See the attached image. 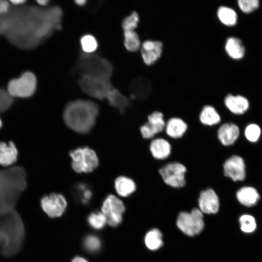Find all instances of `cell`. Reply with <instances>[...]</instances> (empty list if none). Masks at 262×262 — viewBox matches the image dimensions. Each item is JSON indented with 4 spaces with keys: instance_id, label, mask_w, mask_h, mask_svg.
Returning a JSON list of instances; mask_svg holds the SVG:
<instances>
[{
    "instance_id": "2e32d148",
    "label": "cell",
    "mask_w": 262,
    "mask_h": 262,
    "mask_svg": "<svg viewBox=\"0 0 262 262\" xmlns=\"http://www.w3.org/2000/svg\"><path fill=\"white\" fill-rule=\"evenodd\" d=\"M149 150L154 159L163 161L170 156L172 147L171 143L167 139L157 137L153 139L150 142Z\"/></svg>"
},
{
    "instance_id": "60d3db41",
    "label": "cell",
    "mask_w": 262,
    "mask_h": 262,
    "mask_svg": "<svg viewBox=\"0 0 262 262\" xmlns=\"http://www.w3.org/2000/svg\"><path fill=\"white\" fill-rule=\"evenodd\" d=\"M2 124V121L0 118V128L1 127Z\"/></svg>"
},
{
    "instance_id": "ac0fdd59",
    "label": "cell",
    "mask_w": 262,
    "mask_h": 262,
    "mask_svg": "<svg viewBox=\"0 0 262 262\" xmlns=\"http://www.w3.org/2000/svg\"><path fill=\"white\" fill-rule=\"evenodd\" d=\"M224 102L227 108L236 115L244 114L249 106L247 99L241 95L228 94L225 97Z\"/></svg>"
},
{
    "instance_id": "d4e9b609",
    "label": "cell",
    "mask_w": 262,
    "mask_h": 262,
    "mask_svg": "<svg viewBox=\"0 0 262 262\" xmlns=\"http://www.w3.org/2000/svg\"><path fill=\"white\" fill-rule=\"evenodd\" d=\"M217 14L219 20L226 26H232L237 23V15L230 7L221 6L218 8Z\"/></svg>"
},
{
    "instance_id": "ab89813d",
    "label": "cell",
    "mask_w": 262,
    "mask_h": 262,
    "mask_svg": "<svg viewBox=\"0 0 262 262\" xmlns=\"http://www.w3.org/2000/svg\"><path fill=\"white\" fill-rule=\"evenodd\" d=\"M76 4H77L78 5L80 6H82L86 3V1L84 0H76L75 1Z\"/></svg>"
},
{
    "instance_id": "8fae6325",
    "label": "cell",
    "mask_w": 262,
    "mask_h": 262,
    "mask_svg": "<svg viewBox=\"0 0 262 262\" xmlns=\"http://www.w3.org/2000/svg\"><path fill=\"white\" fill-rule=\"evenodd\" d=\"M43 211L50 217H57L64 212L67 203L65 197L57 194L44 196L41 200Z\"/></svg>"
},
{
    "instance_id": "83f0119b",
    "label": "cell",
    "mask_w": 262,
    "mask_h": 262,
    "mask_svg": "<svg viewBox=\"0 0 262 262\" xmlns=\"http://www.w3.org/2000/svg\"><path fill=\"white\" fill-rule=\"evenodd\" d=\"M80 44L82 52L93 53L97 49L98 43L96 38L92 35L87 34L82 36Z\"/></svg>"
},
{
    "instance_id": "5b68a950",
    "label": "cell",
    "mask_w": 262,
    "mask_h": 262,
    "mask_svg": "<svg viewBox=\"0 0 262 262\" xmlns=\"http://www.w3.org/2000/svg\"><path fill=\"white\" fill-rule=\"evenodd\" d=\"M177 225L185 234L190 236L196 235L204 227L203 213L197 208L193 209L190 213L182 212L178 217Z\"/></svg>"
},
{
    "instance_id": "484cf974",
    "label": "cell",
    "mask_w": 262,
    "mask_h": 262,
    "mask_svg": "<svg viewBox=\"0 0 262 262\" xmlns=\"http://www.w3.org/2000/svg\"><path fill=\"white\" fill-rule=\"evenodd\" d=\"M145 242L148 249L151 250L159 249L163 244L161 232L157 229L150 230L147 233Z\"/></svg>"
},
{
    "instance_id": "7c38bea8",
    "label": "cell",
    "mask_w": 262,
    "mask_h": 262,
    "mask_svg": "<svg viewBox=\"0 0 262 262\" xmlns=\"http://www.w3.org/2000/svg\"><path fill=\"white\" fill-rule=\"evenodd\" d=\"M198 204L202 213H216L219 208V197L213 189L208 188L200 192Z\"/></svg>"
},
{
    "instance_id": "e0dca14e",
    "label": "cell",
    "mask_w": 262,
    "mask_h": 262,
    "mask_svg": "<svg viewBox=\"0 0 262 262\" xmlns=\"http://www.w3.org/2000/svg\"><path fill=\"white\" fill-rule=\"evenodd\" d=\"M188 125L186 122L179 117H172L166 122L164 131L166 134L173 139L181 138L186 133Z\"/></svg>"
},
{
    "instance_id": "4dcf8cb0",
    "label": "cell",
    "mask_w": 262,
    "mask_h": 262,
    "mask_svg": "<svg viewBox=\"0 0 262 262\" xmlns=\"http://www.w3.org/2000/svg\"><path fill=\"white\" fill-rule=\"evenodd\" d=\"M88 221L91 226L96 229L102 228L107 222V219L102 212H96L91 213L88 218Z\"/></svg>"
},
{
    "instance_id": "ba28073f",
    "label": "cell",
    "mask_w": 262,
    "mask_h": 262,
    "mask_svg": "<svg viewBox=\"0 0 262 262\" xmlns=\"http://www.w3.org/2000/svg\"><path fill=\"white\" fill-rule=\"evenodd\" d=\"M124 211L122 201L113 195L105 198L101 207V212L106 218L107 222L112 227H116L121 222Z\"/></svg>"
},
{
    "instance_id": "4fadbf2b",
    "label": "cell",
    "mask_w": 262,
    "mask_h": 262,
    "mask_svg": "<svg viewBox=\"0 0 262 262\" xmlns=\"http://www.w3.org/2000/svg\"><path fill=\"white\" fill-rule=\"evenodd\" d=\"M129 89L131 98L138 100H144L151 93V82L145 77L136 78L130 82Z\"/></svg>"
},
{
    "instance_id": "f546056e",
    "label": "cell",
    "mask_w": 262,
    "mask_h": 262,
    "mask_svg": "<svg viewBox=\"0 0 262 262\" xmlns=\"http://www.w3.org/2000/svg\"><path fill=\"white\" fill-rule=\"evenodd\" d=\"M139 20V17L138 13L135 11H133L124 18L121 24L122 28L124 31H134L138 25Z\"/></svg>"
},
{
    "instance_id": "74e56055",
    "label": "cell",
    "mask_w": 262,
    "mask_h": 262,
    "mask_svg": "<svg viewBox=\"0 0 262 262\" xmlns=\"http://www.w3.org/2000/svg\"><path fill=\"white\" fill-rule=\"evenodd\" d=\"M25 1H24V0H11V1H10V2L13 4H14V5H20V4L24 3V2Z\"/></svg>"
},
{
    "instance_id": "603a6c76",
    "label": "cell",
    "mask_w": 262,
    "mask_h": 262,
    "mask_svg": "<svg viewBox=\"0 0 262 262\" xmlns=\"http://www.w3.org/2000/svg\"><path fill=\"white\" fill-rule=\"evenodd\" d=\"M225 50L230 57L236 60L242 58L245 53V49L242 41L234 37H230L227 39Z\"/></svg>"
},
{
    "instance_id": "30bf717a",
    "label": "cell",
    "mask_w": 262,
    "mask_h": 262,
    "mask_svg": "<svg viewBox=\"0 0 262 262\" xmlns=\"http://www.w3.org/2000/svg\"><path fill=\"white\" fill-rule=\"evenodd\" d=\"M223 174L233 181H243L245 179L246 165L242 157L233 155L227 159L223 164Z\"/></svg>"
},
{
    "instance_id": "cb8c5ba5",
    "label": "cell",
    "mask_w": 262,
    "mask_h": 262,
    "mask_svg": "<svg viewBox=\"0 0 262 262\" xmlns=\"http://www.w3.org/2000/svg\"><path fill=\"white\" fill-rule=\"evenodd\" d=\"M115 186L117 194L126 197L133 193L136 190L135 182L131 179L125 176L119 177L115 180Z\"/></svg>"
},
{
    "instance_id": "3957f363",
    "label": "cell",
    "mask_w": 262,
    "mask_h": 262,
    "mask_svg": "<svg viewBox=\"0 0 262 262\" xmlns=\"http://www.w3.org/2000/svg\"><path fill=\"white\" fill-rule=\"evenodd\" d=\"M187 171V167L183 164L178 161H172L160 167L158 173L166 185L178 189L186 185Z\"/></svg>"
},
{
    "instance_id": "52a82bcc",
    "label": "cell",
    "mask_w": 262,
    "mask_h": 262,
    "mask_svg": "<svg viewBox=\"0 0 262 262\" xmlns=\"http://www.w3.org/2000/svg\"><path fill=\"white\" fill-rule=\"evenodd\" d=\"M78 83L83 92L99 100L106 98L113 86L110 80L88 77H81Z\"/></svg>"
},
{
    "instance_id": "44dd1931",
    "label": "cell",
    "mask_w": 262,
    "mask_h": 262,
    "mask_svg": "<svg viewBox=\"0 0 262 262\" xmlns=\"http://www.w3.org/2000/svg\"><path fill=\"white\" fill-rule=\"evenodd\" d=\"M199 121L205 126L212 127L220 123L221 117L213 106L206 105L201 109L198 116Z\"/></svg>"
},
{
    "instance_id": "f35d334b",
    "label": "cell",
    "mask_w": 262,
    "mask_h": 262,
    "mask_svg": "<svg viewBox=\"0 0 262 262\" xmlns=\"http://www.w3.org/2000/svg\"><path fill=\"white\" fill-rule=\"evenodd\" d=\"M37 2L38 3L42 6H45L48 4L49 2V0H37Z\"/></svg>"
},
{
    "instance_id": "5bb4252c",
    "label": "cell",
    "mask_w": 262,
    "mask_h": 262,
    "mask_svg": "<svg viewBox=\"0 0 262 262\" xmlns=\"http://www.w3.org/2000/svg\"><path fill=\"white\" fill-rule=\"evenodd\" d=\"M163 45L158 40H147L142 44L141 53L144 62L147 65L154 64L161 56Z\"/></svg>"
},
{
    "instance_id": "4316f807",
    "label": "cell",
    "mask_w": 262,
    "mask_h": 262,
    "mask_svg": "<svg viewBox=\"0 0 262 262\" xmlns=\"http://www.w3.org/2000/svg\"><path fill=\"white\" fill-rule=\"evenodd\" d=\"M124 44L125 48L130 51L138 50L141 46L137 33L134 31H124Z\"/></svg>"
},
{
    "instance_id": "f1b7e54d",
    "label": "cell",
    "mask_w": 262,
    "mask_h": 262,
    "mask_svg": "<svg viewBox=\"0 0 262 262\" xmlns=\"http://www.w3.org/2000/svg\"><path fill=\"white\" fill-rule=\"evenodd\" d=\"M239 222L241 229L245 233L253 232L256 228V222L253 216L249 214H244L240 216Z\"/></svg>"
},
{
    "instance_id": "8d00e7d4",
    "label": "cell",
    "mask_w": 262,
    "mask_h": 262,
    "mask_svg": "<svg viewBox=\"0 0 262 262\" xmlns=\"http://www.w3.org/2000/svg\"><path fill=\"white\" fill-rule=\"evenodd\" d=\"M71 262H88L86 259L81 257H76L74 258Z\"/></svg>"
},
{
    "instance_id": "1f68e13d",
    "label": "cell",
    "mask_w": 262,
    "mask_h": 262,
    "mask_svg": "<svg viewBox=\"0 0 262 262\" xmlns=\"http://www.w3.org/2000/svg\"><path fill=\"white\" fill-rule=\"evenodd\" d=\"M261 134L260 127L256 124L248 125L245 130V135L247 140L251 142H257Z\"/></svg>"
},
{
    "instance_id": "e575fe53",
    "label": "cell",
    "mask_w": 262,
    "mask_h": 262,
    "mask_svg": "<svg viewBox=\"0 0 262 262\" xmlns=\"http://www.w3.org/2000/svg\"><path fill=\"white\" fill-rule=\"evenodd\" d=\"M100 245V241L99 239L93 235L87 237L84 241V245L86 248L91 251H97L99 248Z\"/></svg>"
},
{
    "instance_id": "7a4b0ae2",
    "label": "cell",
    "mask_w": 262,
    "mask_h": 262,
    "mask_svg": "<svg viewBox=\"0 0 262 262\" xmlns=\"http://www.w3.org/2000/svg\"><path fill=\"white\" fill-rule=\"evenodd\" d=\"M74 69L81 77L110 80L113 72L112 64L106 59L94 53L81 52Z\"/></svg>"
},
{
    "instance_id": "d6a6232c",
    "label": "cell",
    "mask_w": 262,
    "mask_h": 262,
    "mask_svg": "<svg viewBox=\"0 0 262 262\" xmlns=\"http://www.w3.org/2000/svg\"><path fill=\"white\" fill-rule=\"evenodd\" d=\"M238 4L242 11L248 14L258 8L260 2L258 0H239Z\"/></svg>"
},
{
    "instance_id": "ffe728a7",
    "label": "cell",
    "mask_w": 262,
    "mask_h": 262,
    "mask_svg": "<svg viewBox=\"0 0 262 262\" xmlns=\"http://www.w3.org/2000/svg\"><path fill=\"white\" fill-rule=\"evenodd\" d=\"M238 201L243 205L251 207L255 205L260 199L257 190L251 186H244L237 190L236 193Z\"/></svg>"
},
{
    "instance_id": "d590c367",
    "label": "cell",
    "mask_w": 262,
    "mask_h": 262,
    "mask_svg": "<svg viewBox=\"0 0 262 262\" xmlns=\"http://www.w3.org/2000/svg\"><path fill=\"white\" fill-rule=\"evenodd\" d=\"M9 3L8 1L5 0H0V14L6 12L9 8Z\"/></svg>"
},
{
    "instance_id": "9c48e42d",
    "label": "cell",
    "mask_w": 262,
    "mask_h": 262,
    "mask_svg": "<svg viewBox=\"0 0 262 262\" xmlns=\"http://www.w3.org/2000/svg\"><path fill=\"white\" fill-rule=\"evenodd\" d=\"M165 123L162 112H152L147 116V121L140 127L142 137L145 139L153 138L164 130Z\"/></svg>"
},
{
    "instance_id": "8992f818",
    "label": "cell",
    "mask_w": 262,
    "mask_h": 262,
    "mask_svg": "<svg viewBox=\"0 0 262 262\" xmlns=\"http://www.w3.org/2000/svg\"><path fill=\"white\" fill-rule=\"evenodd\" d=\"M36 87V79L31 72L23 73L19 78L10 81L8 85V93L12 97L28 98L34 93Z\"/></svg>"
},
{
    "instance_id": "836d02e7",
    "label": "cell",
    "mask_w": 262,
    "mask_h": 262,
    "mask_svg": "<svg viewBox=\"0 0 262 262\" xmlns=\"http://www.w3.org/2000/svg\"><path fill=\"white\" fill-rule=\"evenodd\" d=\"M75 190L81 197L82 202L86 203L92 196V192L89 187L85 183H81L76 184Z\"/></svg>"
},
{
    "instance_id": "7402d4cb",
    "label": "cell",
    "mask_w": 262,
    "mask_h": 262,
    "mask_svg": "<svg viewBox=\"0 0 262 262\" xmlns=\"http://www.w3.org/2000/svg\"><path fill=\"white\" fill-rule=\"evenodd\" d=\"M106 98L111 106L121 113L125 111L129 104L127 97L114 86L109 91Z\"/></svg>"
},
{
    "instance_id": "277c9868",
    "label": "cell",
    "mask_w": 262,
    "mask_h": 262,
    "mask_svg": "<svg viewBox=\"0 0 262 262\" xmlns=\"http://www.w3.org/2000/svg\"><path fill=\"white\" fill-rule=\"evenodd\" d=\"M72 167L77 173H89L96 169L98 160L95 152L88 147L77 148L70 152Z\"/></svg>"
},
{
    "instance_id": "6da1fadb",
    "label": "cell",
    "mask_w": 262,
    "mask_h": 262,
    "mask_svg": "<svg viewBox=\"0 0 262 262\" xmlns=\"http://www.w3.org/2000/svg\"><path fill=\"white\" fill-rule=\"evenodd\" d=\"M98 113L99 108L95 102L76 99L66 105L64 119L69 128L77 132L85 134L93 127Z\"/></svg>"
},
{
    "instance_id": "9a60e30c",
    "label": "cell",
    "mask_w": 262,
    "mask_h": 262,
    "mask_svg": "<svg viewBox=\"0 0 262 262\" xmlns=\"http://www.w3.org/2000/svg\"><path fill=\"white\" fill-rule=\"evenodd\" d=\"M240 135L238 126L233 123H224L221 125L217 131V138L223 146L232 145Z\"/></svg>"
},
{
    "instance_id": "d6986e66",
    "label": "cell",
    "mask_w": 262,
    "mask_h": 262,
    "mask_svg": "<svg viewBox=\"0 0 262 262\" xmlns=\"http://www.w3.org/2000/svg\"><path fill=\"white\" fill-rule=\"evenodd\" d=\"M18 157V150L15 143L0 142V165L8 166L15 163Z\"/></svg>"
}]
</instances>
